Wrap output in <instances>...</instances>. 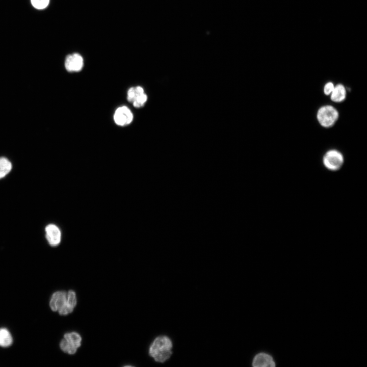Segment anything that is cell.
I'll return each mask as SVG.
<instances>
[{
  "label": "cell",
  "mask_w": 367,
  "mask_h": 367,
  "mask_svg": "<svg viewBox=\"0 0 367 367\" xmlns=\"http://www.w3.org/2000/svg\"><path fill=\"white\" fill-rule=\"evenodd\" d=\"M45 236L48 243L53 246L59 245L61 240V232L59 227L53 224L47 225L45 229Z\"/></svg>",
  "instance_id": "ba28073f"
},
{
  "label": "cell",
  "mask_w": 367,
  "mask_h": 367,
  "mask_svg": "<svg viewBox=\"0 0 367 367\" xmlns=\"http://www.w3.org/2000/svg\"><path fill=\"white\" fill-rule=\"evenodd\" d=\"M76 303L74 291H57L52 295L49 306L53 311H58L60 315L65 316L73 311Z\"/></svg>",
  "instance_id": "6da1fadb"
},
{
  "label": "cell",
  "mask_w": 367,
  "mask_h": 367,
  "mask_svg": "<svg viewBox=\"0 0 367 367\" xmlns=\"http://www.w3.org/2000/svg\"><path fill=\"white\" fill-rule=\"evenodd\" d=\"M252 365L255 367H273L275 366V363L271 356L265 353H260L254 357Z\"/></svg>",
  "instance_id": "9c48e42d"
},
{
  "label": "cell",
  "mask_w": 367,
  "mask_h": 367,
  "mask_svg": "<svg viewBox=\"0 0 367 367\" xmlns=\"http://www.w3.org/2000/svg\"><path fill=\"white\" fill-rule=\"evenodd\" d=\"M334 87V86L332 82H329L326 83L324 88V92L325 94L327 95L330 94L332 92Z\"/></svg>",
  "instance_id": "2e32d148"
},
{
  "label": "cell",
  "mask_w": 367,
  "mask_h": 367,
  "mask_svg": "<svg viewBox=\"0 0 367 367\" xmlns=\"http://www.w3.org/2000/svg\"><path fill=\"white\" fill-rule=\"evenodd\" d=\"M13 343V338L9 331L4 328L0 329V346L8 347Z\"/></svg>",
  "instance_id": "8fae6325"
},
{
  "label": "cell",
  "mask_w": 367,
  "mask_h": 367,
  "mask_svg": "<svg viewBox=\"0 0 367 367\" xmlns=\"http://www.w3.org/2000/svg\"><path fill=\"white\" fill-rule=\"evenodd\" d=\"M31 2L35 9L42 10L48 6L49 0H31Z\"/></svg>",
  "instance_id": "5bb4252c"
},
{
  "label": "cell",
  "mask_w": 367,
  "mask_h": 367,
  "mask_svg": "<svg viewBox=\"0 0 367 367\" xmlns=\"http://www.w3.org/2000/svg\"><path fill=\"white\" fill-rule=\"evenodd\" d=\"M82 337L77 332H72L64 334L60 342V347L65 353L74 354L81 346Z\"/></svg>",
  "instance_id": "277c9868"
},
{
  "label": "cell",
  "mask_w": 367,
  "mask_h": 367,
  "mask_svg": "<svg viewBox=\"0 0 367 367\" xmlns=\"http://www.w3.org/2000/svg\"><path fill=\"white\" fill-rule=\"evenodd\" d=\"M144 92L143 88L140 86L130 88L127 92V99L129 102H133Z\"/></svg>",
  "instance_id": "4fadbf2b"
},
{
  "label": "cell",
  "mask_w": 367,
  "mask_h": 367,
  "mask_svg": "<svg viewBox=\"0 0 367 367\" xmlns=\"http://www.w3.org/2000/svg\"><path fill=\"white\" fill-rule=\"evenodd\" d=\"M84 61L82 57L78 54H73L67 56L65 61V67L69 72H78L83 67Z\"/></svg>",
  "instance_id": "52a82bcc"
},
{
  "label": "cell",
  "mask_w": 367,
  "mask_h": 367,
  "mask_svg": "<svg viewBox=\"0 0 367 367\" xmlns=\"http://www.w3.org/2000/svg\"><path fill=\"white\" fill-rule=\"evenodd\" d=\"M172 344L167 336H160L156 337L149 349V354L159 362H164L171 355Z\"/></svg>",
  "instance_id": "7a4b0ae2"
},
{
  "label": "cell",
  "mask_w": 367,
  "mask_h": 367,
  "mask_svg": "<svg viewBox=\"0 0 367 367\" xmlns=\"http://www.w3.org/2000/svg\"><path fill=\"white\" fill-rule=\"evenodd\" d=\"M331 99L334 102L343 101L346 97V90L342 84H339L334 86L331 92Z\"/></svg>",
  "instance_id": "30bf717a"
},
{
  "label": "cell",
  "mask_w": 367,
  "mask_h": 367,
  "mask_svg": "<svg viewBox=\"0 0 367 367\" xmlns=\"http://www.w3.org/2000/svg\"><path fill=\"white\" fill-rule=\"evenodd\" d=\"M12 164L5 158H0V179L6 176L11 170Z\"/></svg>",
  "instance_id": "7c38bea8"
},
{
  "label": "cell",
  "mask_w": 367,
  "mask_h": 367,
  "mask_svg": "<svg viewBox=\"0 0 367 367\" xmlns=\"http://www.w3.org/2000/svg\"><path fill=\"white\" fill-rule=\"evenodd\" d=\"M339 114L333 106L326 105L321 107L318 111L317 118L321 126L330 127L337 120Z\"/></svg>",
  "instance_id": "3957f363"
},
{
  "label": "cell",
  "mask_w": 367,
  "mask_h": 367,
  "mask_svg": "<svg viewBox=\"0 0 367 367\" xmlns=\"http://www.w3.org/2000/svg\"><path fill=\"white\" fill-rule=\"evenodd\" d=\"M147 99V96L145 93L141 94L135 101L133 102V106L136 108H140L144 106Z\"/></svg>",
  "instance_id": "9a60e30c"
},
{
  "label": "cell",
  "mask_w": 367,
  "mask_h": 367,
  "mask_svg": "<svg viewBox=\"0 0 367 367\" xmlns=\"http://www.w3.org/2000/svg\"><path fill=\"white\" fill-rule=\"evenodd\" d=\"M114 119L117 125L125 126L132 122L133 119V115L127 107L122 106L119 107L116 110Z\"/></svg>",
  "instance_id": "8992f818"
},
{
  "label": "cell",
  "mask_w": 367,
  "mask_h": 367,
  "mask_svg": "<svg viewBox=\"0 0 367 367\" xmlns=\"http://www.w3.org/2000/svg\"><path fill=\"white\" fill-rule=\"evenodd\" d=\"M344 159L342 153L335 149H331L326 152L323 158L324 166L329 170L336 171L343 166Z\"/></svg>",
  "instance_id": "5b68a950"
}]
</instances>
